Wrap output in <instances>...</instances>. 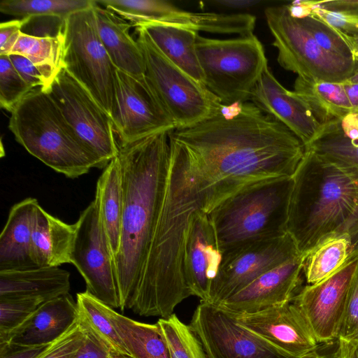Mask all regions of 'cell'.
Listing matches in <instances>:
<instances>
[{"label": "cell", "instance_id": "8", "mask_svg": "<svg viewBox=\"0 0 358 358\" xmlns=\"http://www.w3.org/2000/svg\"><path fill=\"white\" fill-rule=\"evenodd\" d=\"M136 30L144 57L145 75L176 129L189 127L218 113L222 105L220 99L170 61L143 28L136 27Z\"/></svg>", "mask_w": 358, "mask_h": 358}, {"label": "cell", "instance_id": "40", "mask_svg": "<svg viewBox=\"0 0 358 358\" xmlns=\"http://www.w3.org/2000/svg\"><path fill=\"white\" fill-rule=\"evenodd\" d=\"M300 21L323 50L341 57L353 59L350 48L329 25L312 16Z\"/></svg>", "mask_w": 358, "mask_h": 358}, {"label": "cell", "instance_id": "21", "mask_svg": "<svg viewBox=\"0 0 358 358\" xmlns=\"http://www.w3.org/2000/svg\"><path fill=\"white\" fill-rule=\"evenodd\" d=\"M78 319L77 303L67 294L41 303L4 343L22 346L50 345L68 331Z\"/></svg>", "mask_w": 358, "mask_h": 358}, {"label": "cell", "instance_id": "15", "mask_svg": "<svg viewBox=\"0 0 358 358\" xmlns=\"http://www.w3.org/2000/svg\"><path fill=\"white\" fill-rule=\"evenodd\" d=\"M75 225L71 264L85 280L86 292L108 306L120 308L113 257L100 222L95 198L81 212Z\"/></svg>", "mask_w": 358, "mask_h": 358}, {"label": "cell", "instance_id": "12", "mask_svg": "<svg viewBox=\"0 0 358 358\" xmlns=\"http://www.w3.org/2000/svg\"><path fill=\"white\" fill-rule=\"evenodd\" d=\"M110 117L120 143L176 129L174 122L146 76L132 75L117 69Z\"/></svg>", "mask_w": 358, "mask_h": 358}, {"label": "cell", "instance_id": "1", "mask_svg": "<svg viewBox=\"0 0 358 358\" xmlns=\"http://www.w3.org/2000/svg\"><path fill=\"white\" fill-rule=\"evenodd\" d=\"M169 136L206 192L207 214L249 186L292 176L305 152L290 129L248 101L222 104L215 115Z\"/></svg>", "mask_w": 358, "mask_h": 358}, {"label": "cell", "instance_id": "24", "mask_svg": "<svg viewBox=\"0 0 358 358\" xmlns=\"http://www.w3.org/2000/svg\"><path fill=\"white\" fill-rule=\"evenodd\" d=\"M70 273L55 267L0 271V297L35 299L44 303L69 294Z\"/></svg>", "mask_w": 358, "mask_h": 358}, {"label": "cell", "instance_id": "18", "mask_svg": "<svg viewBox=\"0 0 358 358\" xmlns=\"http://www.w3.org/2000/svg\"><path fill=\"white\" fill-rule=\"evenodd\" d=\"M231 315L241 324L293 357L317 351L318 343L292 302L253 313Z\"/></svg>", "mask_w": 358, "mask_h": 358}, {"label": "cell", "instance_id": "11", "mask_svg": "<svg viewBox=\"0 0 358 358\" xmlns=\"http://www.w3.org/2000/svg\"><path fill=\"white\" fill-rule=\"evenodd\" d=\"M44 90L59 108L95 168L105 169L119 150L110 115L64 68Z\"/></svg>", "mask_w": 358, "mask_h": 358}, {"label": "cell", "instance_id": "38", "mask_svg": "<svg viewBox=\"0 0 358 358\" xmlns=\"http://www.w3.org/2000/svg\"><path fill=\"white\" fill-rule=\"evenodd\" d=\"M15 69L10 57L0 55V106L10 111L32 90Z\"/></svg>", "mask_w": 358, "mask_h": 358}, {"label": "cell", "instance_id": "19", "mask_svg": "<svg viewBox=\"0 0 358 358\" xmlns=\"http://www.w3.org/2000/svg\"><path fill=\"white\" fill-rule=\"evenodd\" d=\"M220 261L221 252L208 215L198 210L187 231L183 252L184 276L192 296L208 302Z\"/></svg>", "mask_w": 358, "mask_h": 358}, {"label": "cell", "instance_id": "17", "mask_svg": "<svg viewBox=\"0 0 358 358\" xmlns=\"http://www.w3.org/2000/svg\"><path fill=\"white\" fill-rule=\"evenodd\" d=\"M303 258L300 255L270 269L217 306L241 315L292 302L303 287Z\"/></svg>", "mask_w": 358, "mask_h": 358}, {"label": "cell", "instance_id": "49", "mask_svg": "<svg viewBox=\"0 0 358 358\" xmlns=\"http://www.w3.org/2000/svg\"><path fill=\"white\" fill-rule=\"evenodd\" d=\"M23 20H13L0 24V48H2L13 36L20 31Z\"/></svg>", "mask_w": 358, "mask_h": 358}, {"label": "cell", "instance_id": "9", "mask_svg": "<svg viewBox=\"0 0 358 358\" xmlns=\"http://www.w3.org/2000/svg\"><path fill=\"white\" fill-rule=\"evenodd\" d=\"M94 3L66 17L63 68L110 117L115 99L116 68L99 36Z\"/></svg>", "mask_w": 358, "mask_h": 358}, {"label": "cell", "instance_id": "39", "mask_svg": "<svg viewBox=\"0 0 358 358\" xmlns=\"http://www.w3.org/2000/svg\"><path fill=\"white\" fill-rule=\"evenodd\" d=\"M310 16L331 27L343 39L353 56L354 41L358 40V13L327 10L319 7L316 1Z\"/></svg>", "mask_w": 358, "mask_h": 358}, {"label": "cell", "instance_id": "30", "mask_svg": "<svg viewBox=\"0 0 358 358\" xmlns=\"http://www.w3.org/2000/svg\"><path fill=\"white\" fill-rule=\"evenodd\" d=\"M303 255V271L308 285L326 279L349 260L358 259L353 239L348 234L329 236Z\"/></svg>", "mask_w": 358, "mask_h": 358}, {"label": "cell", "instance_id": "14", "mask_svg": "<svg viewBox=\"0 0 358 358\" xmlns=\"http://www.w3.org/2000/svg\"><path fill=\"white\" fill-rule=\"evenodd\" d=\"M300 255L288 233L221 253L217 274L210 284L208 303L219 305L265 272Z\"/></svg>", "mask_w": 358, "mask_h": 358}, {"label": "cell", "instance_id": "13", "mask_svg": "<svg viewBox=\"0 0 358 358\" xmlns=\"http://www.w3.org/2000/svg\"><path fill=\"white\" fill-rule=\"evenodd\" d=\"M190 327L201 341L208 358L295 357L241 324L234 315L214 304L201 301Z\"/></svg>", "mask_w": 358, "mask_h": 358}, {"label": "cell", "instance_id": "5", "mask_svg": "<svg viewBox=\"0 0 358 358\" xmlns=\"http://www.w3.org/2000/svg\"><path fill=\"white\" fill-rule=\"evenodd\" d=\"M8 127L28 152L67 178L95 168L57 103L41 87L32 89L13 108Z\"/></svg>", "mask_w": 358, "mask_h": 358}, {"label": "cell", "instance_id": "16", "mask_svg": "<svg viewBox=\"0 0 358 358\" xmlns=\"http://www.w3.org/2000/svg\"><path fill=\"white\" fill-rule=\"evenodd\" d=\"M358 259L349 260L326 279L303 286L292 301L301 311L318 343L338 339Z\"/></svg>", "mask_w": 358, "mask_h": 358}, {"label": "cell", "instance_id": "36", "mask_svg": "<svg viewBox=\"0 0 358 358\" xmlns=\"http://www.w3.org/2000/svg\"><path fill=\"white\" fill-rule=\"evenodd\" d=\"M76 303L81 315L122 357H129L123 341L107 313V305L88 292L76 294Z\"/></svg>", "mask_w": 358, "mask_h": 358}, {"label": "cell", "instance_id": "2", "mask_svg": "<svg viewBox=\"0 0 358 358\" xmlns=\"http://www.w3.org/2000/svg\"><path fill=\"white\" fill-rule=\"evenodd\" d=\"M169 144L163 203L131 308L140 316L166 318L192 296L183 272L185 241L194 213H206L207 196L182 149Z\"/></svg>", "mask_w": 358, "mask_h": 358}, {"label": "cell", "instance_id": "46", "mask_svg": "<svg viewBox=\"0 0 358 358\" xmlns=\"http://www.w3.org/2000/svg\"><path fill=\"white\" fill-rule=\"evenodd\" d=\"M48 345L22 346L2 343H0V358H36Z\"/></svg>", "mask_w": 358, "mask_h": 358}, {"label": "cell", "instance_id": "4", "mask_svg": "<svg viewBox=\"0 0 358 358\" xmlns=\"http://www.w3.org/2000/svg\"><path fill=\"white\" fill-rule=\"evenodd\" d=\"M292 178L287 233L299 253L344 234L358 252V168L305 150Z\"/></svg>", "mask_w": 358, "mask_h": 358}, {"label": "cell", "instance_id": "42", "mask_svg": "<svg viewBox=\"0 0 358 358\" xmlns=\"http://www.w3.org/2000/svg\"><path fill=\"white\" fill-rule=\"evenodd\" d=\"M84 333L83 343L74 358H122L78 313Z\"/></svg>", "mask_w": 358, "mask_h": 358}, {"label": "cell", "instance_id": "6", "mask_svg": "<svg viewBox=\"0 0 358 358\" xmlns=\"http://www.w3.org/2000/svg\"><path fill=\"white\" fill-rule=\"evenodd\" d=\"M292 176L259 182L233 194L208 215L221 253L287 234Z\"/></svg>", "mask_w": 358, "mask_h": 358}, {"label": "cell", "instance_id": "41", "mask_svg": "<svg viewBox=\"0 0 358 358\" xmlns=\"http://www.w3.org/2000/svg\"><path fill=\"white\" fill-rule=\"evenodd\" d=\"M67 17L42 15L22 18L23 23L20 32L36 38H62L64 37Z\"/></svg>", "mask_w": 358, "mask_h": 358}, {"label": "cell", "instance_id": "32", "mask_svg": "<svg viewBox=\"0 0 358 358\" xmlns=\"http://www.w3.org/2000/svg\"><path fill=\"white\" fill-rule=\"evenodd\" d=\"M103 8L135 27L147 23H176L182 12L172 3L162 0H95Z\"/></svg>", "mask_w": 358, "mask_h": 358}, {"label": "cell", "instance_id": "53", "mask_svg": "<svg viewBox=\"0 0 358 358\" xmlns=\"http://www.w3.org/2000/svg\"><path fill=\"white\" fill-rule=\"evenodd\" d=\"M345 92L351 103L352 112L358 113V84L343 82Z\"/></svg>", "mask_w": 358, "mask_h": 358}, {"label": "cell", "instance_id": "29", "mask_svg": "<svg viewBox=\"0 0 358 358\" xmlns=\"http://www.w3.org/2000/svg\"><path fill=\"white\" fill-rule=\"evenodd\" d=\"M107 313L131 358H172L158 323L138 322L107 306Z\"/></svg>", "mask_w": 358, "mask_h": 358}, {"label": "cell", "instance_id": "7", "mask_svg": "<svg viewBox=\"0 0 358 358\" xmlns=\"http://www.w3.org/2000/svg\"><path fill=\"white\" fill-rule=\"evenodd\" d=\"M196 50L204 85L222 104L248 101L268 66L262 43L254 34L229 39L198 34Z\"/></svg>", "mask_w": 358, "mask_h": 358}, {"label": "cell", "instance_id": "3", "mask_svg": "<svg viewBox=\"0 0 358 358\" xmlns=\"http://www.w3.org/2000/svg\"><path fill=\"white\" fill-rule=\"evenodd\" d=\"M169 131L120 143V245L113 257L120 310H131L162 209L169 167Z\"/></svg>", "mask_w": 358, "mask_h": 358}, {"label": "cell", "instance_id": "26", "mask_svg": "<svg viewBox=\"0 0 358 358\" xmlns=\"http://www.w3.org/2000/svg\"><path fill=\"white\" fill-rule=\"evenodd\" d=\"M143 28L159 50L175 65L204 85L203 76L197 57L196 39L199 32L182 25L153 22Z\"/></svg>", "mask_w": 358, "mask_h": 358}, {"label": "cell", "instance_id": "31", "mask_svg": "<svg viewBox=\"0 0 358 358\" xmlns=\"http://www.w3.org/2000/svg\"><path fill=\"white\" fill-rule=\"evenodd\" d=\"M11 54L29 59L40 71L48 88L63 68L64 37L43 38L20 32L8 55Z\"/></svg>", "mask_w": 358, "mask_h": 358}, {"label": "cell", "instance_id": "34", "mask_svg": "<svg viewBox=\"0 0 358 358\" xmlns=\"http://www.w3.org/2000/svg\"><path fill=\"white\" fill-rule=\"evenodd\" d=\"M94 3V0H3L0 3V11L22 18L42 15L67 17Z\"/></svg>", "mask_w": 358, "mask_h": 358}, {"label": "cell", "instance_id": "27", "mask_svg": "<svg viewBox=\"0 0 358 358\" xmlns=\"http://www.w3.org/2000/svg\"><path fill=\"white\" fill-rule=\"evenodd\" d=\"M95 199L98 203L100 222L114 257L120 245L123 209L121 173L116 157L99 178Z\"/></svg>", "mask_w": 358, "mask_h": 358}, {"label": "cell", "instance_id": "43", "mask_svg": "<svg viewBox=\"0 0 358 358\" xmlns=\"http://www.w3.org/2000/svg\"><path fill=\"white\" fill-rule=\"evenodd\" d=\"M83 341V330L78 319L68 331L50 344L36 358H74Z\"/></svg>", "mask_w": 358, "mask_h": 358}, {"label": "cell", "instance_id": "10", "mask_svg": "<svg viewBox=\"0 0 358 358\" xmlns=\"http://www.w3.org/2000/svg\"><path fill=\"white\" fill-rule=\"evenodd\" d=\"M264 15L278 50V62L284 69L302 78L331 83H343L351 76L355 61L323 50L300 20L289 14L285 5L266 7Z\"/></svg>", "mask_w": 358, "mask_h": 358}, {"label": "cell", "instance_id": "45", "mask_svg": "<svg viewBox=\"0 0 358 358\" xmlns=\"http://www.w3.org/2000/svg\"><path fill=\"white\" fill-rule=\"evenodd\" d=\"M15 69L23 80L33 89L41 87L45 90L48 84L37 67L26 57L11 54L8 55Z\"/></svg>", "mask_w": 358, "mask_h": 358}, {"label": "cell", "instance_id": "54", "mask_svg": "<svg viewBox=\"0 0 358 358\" xmlns=\"http://www.w3.org/2000/svg\"><path fill=\"white\" fill-rule=\"evenodd\" d=\"M344 82L350 84H358V59L355 61L354 69L351 76Z\"/></svg>", "mask_w": 358, "mask_h": 358}, {"label": "cell", "instance_id": "22", "mask_svg": "<svg viewBox=\"0 0 358 358\" xmlns=\"http://www.w3.org/2000/svg\"><path fill=\"white\" fill-rule=\"evenodd\" d=\"M34 198L12 206L0 236V271L36 268L31 255V235L36 208Z\"/></svg>", "mask_w": 358, "mask_h": 358}, {"label": "cell", "instance_id": "50", "mask_svg": "<svg viewBox=\"0 0 358 358\" xmlns=\"http://www.w3.org/2000/svg\"><path fill=\"white\" fill-rule=\"evenodd\" d=\"M341 127L345 136L349 138H358V113L351 112L341 120Z\"/></svg>", "mask_w": 358, "mask_h": 358}, {"label": "cell", "instance_id": "23", "mask_svg": "<svg viewBox=\"0 0 358 358\" xmlns=\"http://www.w3.org/2000/svg\"><path fill=\"white\" fill-rule=\"evenodd\" d=\"M75 237V224H67L37 205L31 235L32 259L37 267L71 263Z\"/></svg>", "mask_w": 358, "mask_h": 358}, {"label": "cell", "instance_id": "33", "mask_svg": "<svg viewBox=\"0 0 358 358\" xmlns=\"http://www.w3.org/2000/svg\"><path fill=\"white\" fill-rule=\"evenodd\" d=\"M341 120L320 125L315 136L304 145L305 150L358 168V138L345 136Z\"/></svg>", "mask_w": 358, "mask_h": 358}, {"label": "cell", "instance_id": "51", "mask_svg": "<svg viewBox=\"0 0 358 358\" xmlns=\"http://www.w3.org/2000/svg\"><path fill=\"white\" fill-rule=\"evenodd\" d=\"M335 358H358V343L338 340Z\"/></svg>", "mask_w": 358, "mask_h": 358}, {"label": "cell", "instance_id": "52", "mask_svg": "<svg viewBox=\"0 0 358 358\" xmlns=\"http://www.w3.org/2000/svg\"><path fill=\"white\" fill-rule=\"evenodd\" d=\"M261 2L262 1L259 0H217L214 1L215 3L220 6L234 9L255 6Z\"/></svg>", "mask_w": 358, "mask_h": 358}, {"label": "cell", "instance_id": "56", "mask_svg": "<svg viewBox=\"0 0 358 358\" xmlns=\"http://www.w3.org/2000/svg\"><path fill=\"white\" fill-rule=\"evenodd\" d=\"M122 358H131V357H122Z\"/></svg>", "mask_w": 358, "mask_h": 358}, {"label": "cell", "instance_id": "55", "mask_svg": "<svg viewBox=\"0 0 358 358\" xmlns=\"http://www.w3.org/2000/svg\"><path fill=\"white\" fill-rule=\"evenodd\" d=\"M353 59L354 61L358 59V40L354 41Z\"/></svg>", "mask_w": 358, "mask_h": 358}, {"label": "cell", "instance_id": "47", "mask_svg": "<svg viewBox=\"0 0 358 358\" xmlns=\"http://www.w3.org/2000/svg\"><path fill=\"white\" fill-rule=\"evenodd\" d=\"M316 1H294L285 5L289 14L294 18L301 20L312 15Z\"/></svg>", "mask_w": 358, "mask_h": 358}, {"label": "cell", "instance_id": "37", "mask_svg": "<svg viewBox=\"0 0 358 358\" xmlns=\"http://www.w3.org/2000/svg\"><path fill=\"white\" fill-rule=\"evenodd\" d=\"M41 303L35 299L0 297V343L6 342Z\"/></svg>", "mask_w": 358, "mask_h": 358}, {"label": "cell", "instance_id": "25", "mask_svg": "<svg viewBox=\"0 0 358 358\" xmlns=\"http://www.w3.org/2000/svg\"><path fill=\"white\" fill-rule=\"evenodd\" d=\"M94 9L99 36L115 67L132 75L145 74L142 51L129 34L132 25L96 2Z\"/></svg>", "mask_w": 358, "mask_h": 358}, {"label": "cell", "instance_id": "20", "mask_svg": "<svg viewBox=\"0 0 358 358\" xmlns=\"http://www.w3.org/2000/svg\"><path fill=\"white\" fill-rule=\"evenodd\" d=\"M255 106L290 129L306 145L315 136L320 124L303 101L284 87L267 66L252 91Z\"/></svg>", "mask_w": 358, "mask_h": 358}, {"label": "cell", "instance_id": "35", "mask_svg": "<svg viewBox=\"0 0 358 358\" xmlns=\"http://www.w3.org/2000/svg\"><path fill=\"white\" fill-rule=\"evenodd\" d=\"M172 358H208L203 346L190 325L176 314L157 321Z\"/></svg>", "mask_w": 358, "mask_h": 358}, {"label": "cell", "instance_id": "44", "mask_svg": "<svg viewBox=\"0 0 358 358\" xmlns=\"http://www.w3.org/2000/svg\"><path fill=\"white\" fill-rule=\"evenodd\" d=\"M337 340L358 343V263L350 287Z\"/></svg>", "mask_w": 358, "mask_h": 358}, {"label": "cell", "instance_id": "48", "mask_svg": "<svg viewBox=\"0 0 358 358\" xmlns=\"http://www.w3.org/2000/svg\"><path fill=\"white\" fill-rule=\"evenodd\" d=\"M317 3L327 10L358 13V0L317 1Z\"/></svg>", "mask_w": 358, "mask_h": 358}, {"label": "cell", "instance_id": "28", "mask_svg": "<svg viewBox=\"0 0 358 358\" xmlns=\"http://www.w3.org/2000/svg\"><path fill=\"white\" fill-rule=\"evenodd\" d=\"M294 92L307 105L320 125L342 120L352 112L343 83H331L297 76Z\"/></svg>", "mask_w": 358, "mask_h": 358}]
</instances>
